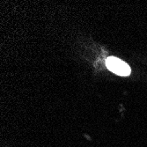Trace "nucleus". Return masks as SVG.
I'll return each instance as SVG.
<instances>
[{
	"mask_svg": "<svg viewBox=\"0 0 147 147\" xmlns=\"http://www.w3.org/2000/svg\"><path fill=\"white\" fill-rule=\"evenodd\" d=\"M106 65L109 71L120 76H128L131 71L130 67L125 62L115 57H109L107 58Z\"/></svg>",
	"mask_w": 147,
	"mask_h": 147,
	"instance_id": "obj_1",
	"label": "nucleus"
}]
</instances>
